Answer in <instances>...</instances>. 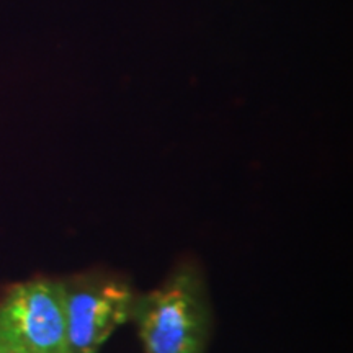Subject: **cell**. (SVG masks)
<instances>
[{
  "label": "cell",
  "instance_id": "6da1fadb",
  "mask_svg": "<svg viewBox=\"0 0 353 353\" xmlns=\"http://www.w3.org/2000/svg\"><path fill=\"white\" fill-rule=\"evenodd\" d=\"M132 319L145 353H205L211 332V307L201 273L182 265L169 280L136 296Z\"/></svg>",
  "mask_w": 353,
  "mask_h": 353
},
{
  "label": "cell",
  "instance_id": "7a4b0ae2",
  "mask_svg": "<svg viewBox=\"0 0 353 353\" xmlns=\"http://www.w3.org/2000/svg\"><path fill=\"white\" fill-rule=\"evenodd\" d=\"M68 353H99L131 319L136 294L123 278L85 273L63 280Z\"/></svg>",
  "mask_w": 353,
  "mask_h": 353
},
{
  "label": "cell",
  "instance_id": "3957f363",
  "mask_svg": "<svg viewBox=\"0 0 353 353\" xmlns=\"http://www.w3.org/2000/svg\"><path fill=\"white\" fill-rule=\"evenodd\" d=\"M0 347L19 353H68L63 281L12 286L0 301Z\"/></svg>",
  "mask_w": 353,
  "mask_h": 353
},
{
  "label": "cell",
  "instance_id": "277c9868",
  "mask_svg": "<svg viewBox=\"0 0 353 353\" xmlns=\"http://www.w3.org/2000/svg\"><path fill=\"white\" fill-rule=\"evenodd\" d=\"M0 353H19V352H13V350H7V348L0 347Z\"/></svg>",
  "mask_w": 353,
  "mask_h": 353
}]
</instances>
